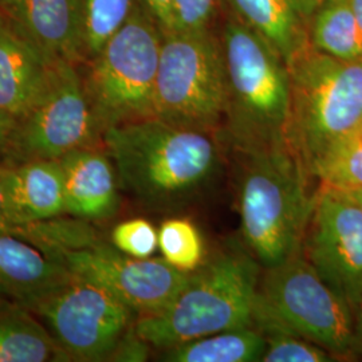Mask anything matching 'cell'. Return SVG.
Segmentation results:
<instances>
[{
  "label": "cell",
  "mask_w": 362,
  "mask_h": 362,
  "mask_svg": "<svg viewBox=\"0 0 362 362\" xmlns=\"http://www.w3.org/2000/svg\"><path fill=\"white\" fill-rule=\"evenodd\" d=\"M103 137L122 185L151 209L184 206L220 168L219 145L209 132L156 117L109 127Z\"/></svg>",
  "instance_id": "1"
},
{
  "label": "cell",
  "mask_w": 362,
  "mask_h": 362,
  "mask_svg": "<svg viewBox=\"0 0 362 362\" xmlns=\"http://www.w3.org/2000/svg\"><path fill=\"white\" fill-rule=\"evenodd\" d=\"M242 153L246 156L239 204L242 233L259 264L270 269L302 248L315 202L308 188L310 173L290 144Z\"/></svg>",
  "instance_id": "2"
},
{
  "label": "cell",
  "mask_w": 362,
  "mask_h": 362,
  "mask_svg": "<svg viewBox=\"0 0 362 362\" xmlns=\"http://www.w3.org/2000/svg\"><path fill=\"white\" fill-rule=\"evenodd\" d=\"M163 309L141 314L134 330L151 346L168 349L196 338L254 326L258 263L243 252L212 259Z\"/></svg>",
  "instance_id": "3"
},
{
  "label": "cell",
  "mask_w": 362,
  "mask_h": 362,
  "mask_svg": "<svg viewBox=\"0 0 362 362\" xmlns=\"http://www.w3.org/2000/svg\"><path fill=\"white\" fill-rule=\"evenodd\" d=\"M23 238L71 275L101 286L140 314L167 306L191 276L164 259L133 258L103 243L82 221L52 219L33 223L27 226Z\"/></svg>",
  "instance_id": "4"
},
{
  "label": "cell",
  "mask_w": 362,
  "mask_h": 362,
  "mask_svg": "<svg viewBox=\"0 0 362 362\" xmlns=\"http://www.w3.org/2000/svg\"><path fill=\"white\" fill-rule=\"evenodd\" d=\"M227 74L226 119L242 151L288 144L290 74L281 55L245 25L231 19L221 35Z\"/></svg>",
  "instance_id": "5"
},
{
  "label": "cell",
  "mask_w": 362,
  "mask_h": 362,
  "mask_svg": "<svg viewBox=\"0 0 362 362\" xmlns=\"http://www.w3.org/2000/svg\"><path fill=\"white\" fill-rule=\"evenodd\" d=\"M291 107L287 141L311 176L326 151L362 119V61L309 45L287 64Z\"/></svg>",
  "instance_id": "6"
},
{
  "label": "cell",
  "mask_w": 362,
  "mask_h": 362,
  "mask_svg": "<svg viewBox=\"0 0 362 362\" xmlns=\"http://www.w3.org/2000/svg\"><path fill=\"white\" fill-rule=\"evenodd\" d=\"M254 325L264 336L291 334L346 357L354 351V313L302 254L267 269Z\"/></svg>",
  "instance_id": "7"
},
{
  "label": "cell",
  "mask_w": 362,
  "mask_h": 362,
  "mask_svg": "<svg viewBox=\"0 0 362 362\" xmlns=\"http://www.w3.org/2000/svg\"><path fill=\"white\" fill-rule=\"evenodd\" d=\"M227 74L221 43L207 30L163 33L156 118L211 132L226 118Z\"/></svg>",
  "instance_id": "8"
},
{
  "label": "cell",
  "mask_w": 362,
  "mask_h": 362,
  "mask_svg": "<svg viewBox=\"0 0 362 362\" xmlns=\"http://www.w3.org/2000/svg\"><path fill=\"white\" fill-rule=\"evenodd\" d=\"M163 33L155 21L133 10L128 21L94 57L85 82L101 132L155 117L156 78Z\"/></svg>",
  "instance_id": "9"
},
{
  "label": "cell",
  "mask_w": 362,
  "mask_h": 362,
  "mask_svg": "<svg viewBox=\"0 0 362 362\" xmlns=\"http://www.w3.org/2000/svg\"><path fill=\"white\" fill-rule=\"evenodd\" d=\"M100 132L85 82L73 64L58 62L38 100L15 118L3 157L7 165L59 160L74 149L93 146Z\"/></svg>",
  "instance_id": "10"
},
{
  "label": "cell",
  "mask_w": 362,
  "mask_h": 362,
  "mask_svg": "<svg viewBox=\"0 0 362 362\" xmlns=\"http://www.w3.org/2000/svg\"><path fill=\"white\" fill-rule=\"evenodd\" d=\"M34 313L70 361H106L134 311L101 286L71 275Z\"/></svg>",
  "instance_id": "11"
},
{
  "label": "cell",
  "mask_w": 362,
  "mask_h": 362,
  "mask_svg": "<svg viewBox=\"0 0 362 362\" xmlns=\"http://www.w3.org/2000/svg\"><path fill=\"white\" fill-rule=\"evenodd\" d=\"M303 255L353 313L362 298V211L341 191L321 187L302 240Z\"/></svg>",
  "instance_id": "12"
},
{
  "label": "cell",
  "mask_w": 362,
  "mask_h": 362,
  "mask_svg": "<svg viewBox=\"0 0 362 362\" xmlns=\"http://www.w3.org/2000/svg\"><path fill=\"white\" fill-rule=\"evenodd\" d=\"M58 62L0 10V112L22 116L47 88Z\"/></svg>",
  "instance_id": "13"
},
{
  "label": "cell",
  "mask_w": 362,
  "mask_h": 362,
  "mask_svg": "<svg viewBox=\"0 0 362 362\" xmlns=\"http://www.w3.org/2000/svg\"><path fill=\"white\" fill-rule=\"evenodd\" d=\"M0 10L52 61L74 65L85 50L81 0H0Z\"/></svg>",
  "instance_id": "14"
},
{
  "label": "cell",
  "mask_w": 362,
  "mask_h": 362,
  "mask_svg": "<svg viewBox=\"0 0 362 362\" xmlns=\"http://www.w3.org/2000/svg\"><path fill=\"white\" fill-rule=\"evenodd\" d=\"M71 274L39 247L13 233H0V302L31 311Z\"/></svg>",
  "instance_id": "15"
},
{
  "label": "cell",
  "mask_w": 362,
  "mask_h": 362,
  "mask_svg": "<svg viewBox=\"0 0 362 362\" xmlns=\"http://www.w3.org/2000/svg\"><path fill=\"white\" fill-rule=\"evenodd\" d=\"M65 179L66 214L81 220H103L118 209L112 158L94 146L78 148L59 158Z\"/></svg>",
  "instance_id": "16"
},
{
  "label": "cell",
  "mask_w": 362,
  "mask_h": 362,
  "mask_svg": "<svg viewBox=\"0 0 362 362\" xmlns=\"http://www.w3.org/2000/svg\"><path fill=\"white\" fill-rule=\"evenodd\" d=\"M239 19L264 39L286 65L310 45L313 16L325 0H230Z\"/></svg>",
  "instance_id": "17"
},
{
  "label": "cell",
  "mask_w": 362,
  "mask_h": 362,
  "mask_svg": "<svg viewBox=\"0 0 362 362\" xmlns=\"http://www.w3.org/2000/svg\"><path fill=\"white\" fill-rule=\"evenodd\" d=\"M13 167V199L28 226L65 214V179L59 160H34Z\"/></svg>",
  "instance_id": "18"
},
{
  "label": "cell",
  "mask_w": 362,
  "mask_h": 362,
  "mask_svg": "<svg viewBox=\"0 0 362 362\" xmlns=\"http://www.w3.org/2000/svg\"><path fill=\"white\" fill-rule=\"evenodd\" d=\"M34 314L25 306L0 302V362L70 361Z\"/></svg>",
  "instance_id": "19"
},
{
  "label": "cell",
  "mask_w": 362,
  "mask_h": 362,
  "mask_svg": "<svg viewBox=\"0 0 362 362\" xmlns=\"http://www.w3.org/2000/svg\"><path fill=\"white\" fill-rule=\"evenodd\" d=\"M266 349V336L252 326H247L196 338L164 349L161 360L169 362L262 361Z\"/></svg>",
  "instance_id": "20"
},
{
  "label": "cell",
  "mask_w": 362,
  "mask_h": 362,
  "mask_svg": "<svg viewBox=\"0 0 362 362\" xmlns=\"http://www.w3.org/2000/svg\"><path fill=\"white\" fill-rule=\"evenodd\" d=\"M311 45L342 61H362V33L348 0H325L313 16Z\"/></svg>",
  "instance_id": "21"
},
{
  "label": "cell",
  "mask_w": 362,
  "mask_h": 362,
  "mask_svg": "<svg viewBox=\"0 0 362 362\" xmlns=\"http://www.w3.org/2000/svg\"><path fill=\"white\" fill-rule=\"evenodd\" d=\"M311 176L337 191L362 189V119L326 151Z\"/></svg>",
  "instance_id": "22"
},
{
  "label": "cell",
  "mask_w": 362,
  "mask_h": 362,
  "mask_svg": "<svg viewBox=\"0 0 362 362\" xmlns=\"http://www.w3.org/2000/svg\"><path fill=\"white\" fill-rule=\"evenodd\" d=\"M158 248L163 259L182 272H196L204 259V242L192 221L165 220L158 230Z\"/></svg>",
  "instance_id": "23"
},
{
  "label": "cell",
  "mask_w": 362,
  "mask_h": 362,
  "mask_svg": "<svg viewBox=\"0 0 362 362\" xmlns=\"http://www.w3.org/2000/svg\"><path fill=\"white\" fill-rule=\"evenodd\" d=\"M83 47L93 57L124 26L132 13V0H81Z\"/></svg>",
  "instance_id": "24"
},
{
  "label": "cell",
  "mask_w": 362,
  "mask_h": 362,
  "mask_svg": "<svg viewBox=\"0 0 362 362\" xmlns=\"http://www.w3.org/2000/svg\"><path fill=\"white\" fill-rule=\"evenodd\" d=\"M267 338V349L263 362H329L333 354L322 346L300 337L272 334Z\"/></svg>",
  "instance_id": "25"
},
{
  "label": "cell",
  "mask_w": 362,
  "mask_h": 362,
  "mask_svg": "<svg viewBox=\"0 0 362 362\" xmlns=\"http://www.w3.org/2000/svg\"><path fill=\"white\" fill-rule=\"evenodd\" d=\"M112 243L133 258H151L158 248V231L148 220H127L113 228Z\"/></svg>",
  "instance_id": "26"
},
{
  "label": "cell",
  "mask_w": 362,
  "mask_h": 362,
  "mask_svg": "<svg viewBox=\"0 0 362 362\" xmlns=\"http://www.w3.org/2000/svg\"><path fill=\"white\" fill-rule=\"evenodd\" d=\"M175 31L207 30L216 13V0H173Z\"/></svg>",
  "instance_id": "27"
},
{
  "label": "cell",
  "mask_w": 362,
  "mask_h": 362,
  "mask_svg": "<svg viewBox=\"0 0 362 362\" xmlns=\"http://www.w3.org/2000/svg\"><path fill=\"white\" fill-rule=\"evenodd\" d=\"M26 228L13 204V167L0 164V233L22 236Z\"/></svg>",
  "instance_id": "28"
},
{
  "label": "cell",
  "mask_w": 362,
  "mask_h": 362,
  "mask_svg": "<svg viewBox=\"0 0 362 362\" xmlns=\"http://www.w3.org/2000/svg\"><path fill=\"white\" fill-rule=\"evenodd\" d=\"M149 346L151 345L136 333L134 326H130L129 330L118 341L107 361H145L149 356Z\"/></svg>",
  "instance_id": "29"
},
{
  "label": "cell",
  "mask_w": 362,
  "mask_h": 362,
  "mask_svg": "<svg viewBox=\"0 0 362 362\" xmlns=\"http://www.w3.org/2000/svg\"><path fill=\"white\" fill-rule=\"evenodd\" d=\"M151 18L163 33L175 31L173 0H143Z\"/></svg>",
  "instance_id": "30"
},
{
  "label": "cell",
  "mask_w": 362,
  "mask_h": 362,
  "mask_svg": "<svg viewBox=\"0 0 362 362\" xmlns=\"http://www.w3.org/2000/svg\"><path fill=\"white\" fill-rule=\"evenodd\" d=\"M13 121H15L13 117L0 112V157H3V153L6 151V146L13 130Z\"/></svg>",
  "instance_id": "31"
},
{
  "label": "cell",
  "mask_w": 362,
  "mask_h": 362,
  "mask_svg": "<svg viewBox=\"0 0 362 362\" xmlns=\"http://www.w3.org/2000/svg\"><path fill=\"white\" fill-rule=\"evenodd\" d=\"M354 351L362 354V298L354 311Z\"/></svg>",
  "instance_id": "32"
},
{
  "label": "cell",
  "mask_w": 362,
  "mask_h": 362,
  "mask_svg": "<svg viewBox=\"0 0 362 362\" xmlns=\"http://www.w3.org/2000/svg\"><path fill=\"white\" fill-rule=\"evenodd\" d=\"M348 3L357 19V23H358L362 33V0H348Z\"/></svg>",
  "instance_id": "33"
},
{
  "label": "cell",
  "mask_w": 362,
  "mask_h": 362,
  "mask_svg": "<svg viewBox=\"0 0 362 362\" xmlns=\"http://www.w3.org/2000/svg\"><path fill=\"white\" fill-rule=\"evenodd\" d=\"M350 197L358 208L362 211V189H354V191H341Z\"/></svg>",
  "instance_id": "34"
}]
</instances>
